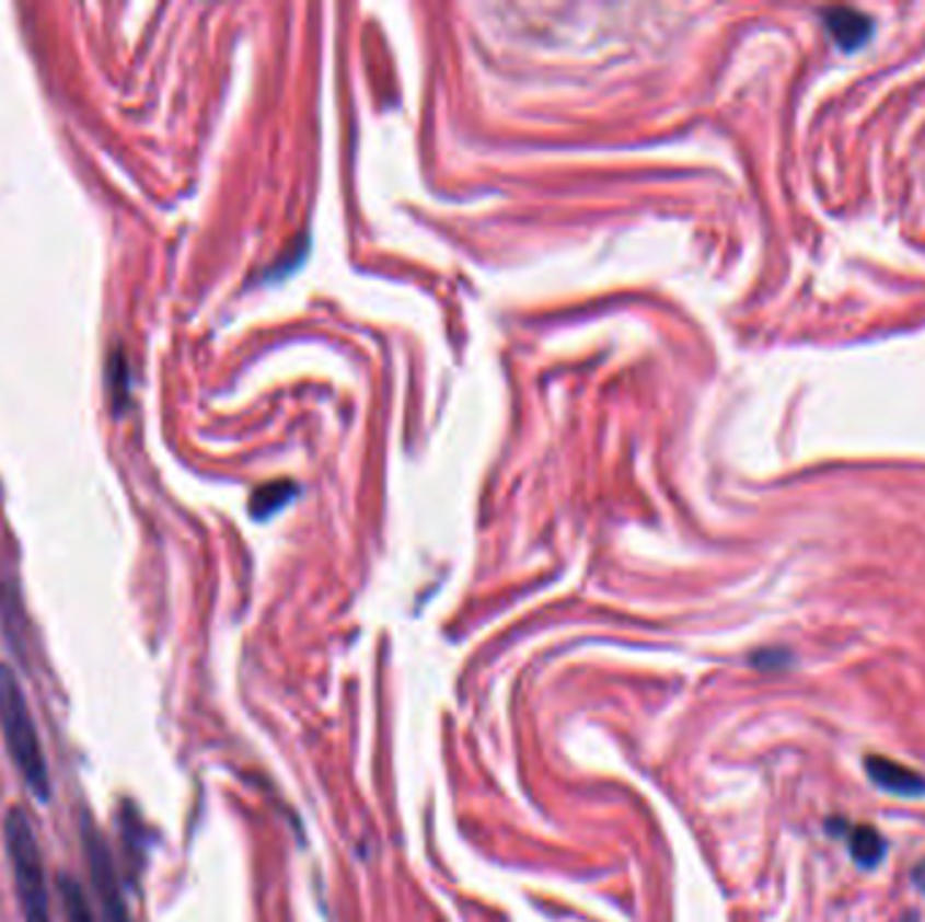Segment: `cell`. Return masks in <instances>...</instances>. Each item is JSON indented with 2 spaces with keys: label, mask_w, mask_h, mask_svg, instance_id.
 Here are the masks:
<instances>
[{
  "label": "cell",
  "mask_w": 925,
  "mask_h": 922,
  "mask_svg": "<svg viewBox=\"0 0 925 922\" xmlns=\"http://www.w3.org/2000/svg\"><path fill=\"white\" fill-rule=\"evenodd\" d=\"M0 736H3L5 752L25 780V785L31 787L38 800H49V765L42 739H38L36 719H33L31 706H27L20 677L5 662H0Z\"/></svg>",
  "instance_id": "obj_1"
},
{
  "label": "cell",
  "mask_w": 925,
  "mask_h": 922,
  "mask_svg": "<svg viewBox=\"0 0 925 922\" xmlns=\"http://www.w3.org/2000/svg\"><path fill=\"white\" fill-rule=\"evenodd\" d=\"M5 852L14 874L16 901H20L25 922H51L47 874H44L42 846H38L33 822L22 809H11L3 822Z\"/></svg>",
  "instance_id": "obj_2"
},
{
  "label": "cell",
  "mask_w": 925,
  "mask_h": 922,
  "mask_svg": "<svg viewBox=\"0 0 925 922\" xmlns=\"http://www.w3.org/2000/svg\"><path fill=\"white\" fill-rule=\"evenodd\" d=\"M82 846L84 857H88L90 879H93L95 896L101 901L103 918L106 922H130L128 903H125L123 885H119L117 866H114V857L108 852L106 839H103L101 831L95 828V822L90 820L88 815L82 817Z\"/></svg>",
  "instance_id": "obj_3"
},
{
  "label": "cell",
  "mask_w": 925,
  "mask_h": 922,
  "mask_svg": "<svg viewBox=\"0 0 925 922\" xmlns=\"http://www.w3.org/2000/svg\"><path fill=\"white\" fill-rule=\"evenodd\" d=\"M823 25L825 31L831 33V38L842 46L844 51L860 49L875 33V22L871 16L860 14L858 9H849V5H833V9L823 11Z\"/></svg>",
  "instance_id": "obj_4"
},
{
  "label": "cell",
  "mask_w": 925,
  "mask_h": 922,
  "mask_svg": "<svg viewBox=\"0 0 925 922\" xmlns=\"http://www.w3.org/2000/svg\"><path fill=\"white\" fill-rule=\"evenodd\" d=\"M866 771H869L871 782L882 787V791L910 795V798L925 795V776L917 774L910 765L884 758V754H869V758H866Z\"/></svg>",
  "instance_id": "obj_5"
},
{
  "label": "cell",
  "mask_w": 925,
  "mask_h": 922,
  "mask_svg": "<svg viewBox=\"0 0 925 922\" xmlns=\"http://www.w3.org/2000/svg\"><path fill=\"white\" fill-rule=\"evenodd\" d=\"M849 852H853V861L858 866L875 868L884 857V839L877 833V828L855 826L849 831Z\"/></svg>",
  "instance_id": "obj_6"
},
{
  "label": "cell",
  "mask_w": 925,
  "mask_h": 922,
  "mask_svg": "<svg viewBox=\"0 0 925 922\" xmlns=\"http://www.w3.org/2000/svg\"><path fill=\"white\" fill-rule=\"evenodd\" d=\"M106 379H108V397H112L114 414H123L125 403H128V393H130V371H128V360H125V355L119 349H114L112 355H108Z\"/></svg>",
  "instance_id": "obj_7"
},
{
  "label": "cell",
  "mask_w": 925,
  "mask_h": 922,
  "mask_svg": "<svg viewBox=\"0 0 925 922\" xmlns=\"http://www.w3.org/2000/svg\"><path fill=\"white\" fill-rule=\"evenodd\" d=\"M62 896V912H66L68 922H95L93 907H90L88 896H84L82 885L71 877H60L57 881Z\"/></svg>",
  "instance_id": "obj_8"
},
{
  "label": "cell",
  "mask_w": 925,
  "mask_h": 922,
  "mask_svg": "<svg viewBox=\"0 0 925 922\" xmlns=\"http://www.w3.org/2000/svg\"><path fill=\"white\" fill-rule=\"evenodd\" d=\"M912 879H915V885L921 887V890L925 892V861H923V863H917L915 872H912Z\"/></svg>",
  "instance_id": "obj_9"
}]
</instances>
